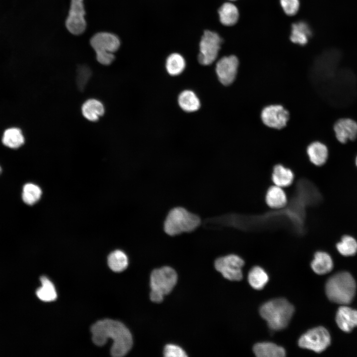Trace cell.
Masks as SVG:
<instances>
[{
	"instance_id": "cell-19",
	"label": "cell",
	"mask_w": 357,
	"mask_h": 357,
	"mask_svg": "<svg viewBox=\"0 0 357 357\" xmlns=\"http://www.w3.org/2000/svg\"><path fill=\"white\" fill-rule=\"evenodd\" d=\"M81 111L83 116L91 121H96L105 112L103 104L100 101L95 99H90L83 104Z\"/></svg>"
},
{
	"instance_id": "cell-11",
	"label": "cell",
	"mask_w": 357,
	"mask_h": 357,
	"mask_svg": "<svg viewBox=\"0 0 357 357\" xmlns=\"http://www.w3.org/2000/svg\"><path fill=\"white\" fill-rule=\"evenodd\" d=\"M239 61L235 55L221 58L216 65V72L220 82L225 86L231 85L235 81L238 72Z\"/></svg>"
},
{
	"instance_id": "cell-32",
	"label": "cell",
	"mask_w": 357,
	"mask_h": 357,
	"mask_svg": "<svg viewBox=\"0 0 357 357\" xmlns=\"http://www.w3.org/2000/svg\"><path fill=\"white\" fill-rule=\"evenodd\" d=\"M91 76V71L88 67L83 66L78 68L77 83L80 90L83 89Z\"/></svg>"
},
{
	"instance_id": "cell-5",
	"label": "cell",
	"mask_w": 357,
	"mask_h": 357,
	"mask_svg": "<svg viewBox=\"0 0 357 357\" xmlns=\"http://www.w3.org/2000/svg\"><path fill=\"white\" fill-rule=\"evenodd\" d=\"M177 279L176 272L170 267L154 270L150 275V299L154 302H161L164 296L172 291Z\"/></svg>"
},
{
	"instance_id": "cell-34",
	"label": "cell",
	"mask_w": 357,
	"mask_h": 357,
	"mask_svg": "<svg viewBox=\"0 0 357 357\" xmlns=\"http://www.w3.org/2000/svg\"><path fill=\"white\" fill-rule=\"evenodd\" d=\"M354 163H355V166L357 168V154L355 156Z\"/></svg>"
},
{
	"instance_id": "cell-21",
	"label": "cell",
	"mask_w": 357,
	"mask_h": 357,
	"mask_svg": "<svg viewBox=\"0 0 357 357\" xmlns=\"http://www.w3.org/2000/svg\"><path fill=\"white\" fill-rule=\"evenodd\" d=\"M253 352L259 357H283L285 356L284 349L271 342H261L255 344Z\"/></svg>"
},
{
	"instance_id": "cell-7",
	"label": "cell",
	"mask_w": 357,
	"mask_h": 357,
	"mask_svg": "<svg viewBox=\"0 0 357 357\" xmlns=\"http://www.w3.org/2000/svg\"><path fill=\"white\" fill-rule=\"evenodd\" d=\"M330 336L324 327L319 326L308 330L298 339V346L316 353L324 351L330 345Z\"/></svg>"
},
{
	"instance_id": "cell-8",
	"label": "cell",
	"mask_w": 357,
	"mask_h": 357,
	"mask_svg": "<svg viewBox=\"0 0 357 357\" xmlns=\"http://www.w3.org/2000/svg\"><path fill=\"white\" fill-rule=\"evenodd\" d=\"M290 118L289 111L279 104L266 105L260 113V119L263 124L273 129L280 130L285 127Z\"/></svg>"
},
{
	"instance_id": "cell-33",
	"label": "cell",
	"mask_w": 357,
	"mask_h": 357,
	"mask_svg": "<svg viewBox=\"0 0 357 357\" xmlns=\"http://www.w3.org/2000/svg\"><path fill=\"white\" fill-rule=\"evenodd\" d=\"M164 355L166 357H186L185 352L179 346L173 345H167L164 350Z\"/></svg>"
},
{
	"instance_id": "cell-24",
	"label": "cell",
	"mask_w": 357,
	"mask_h": 357,
	"mask_svg": "<svg viewBox=\"0 0 357 357\" xmlns=\"http://www.w3.org/2000/svg\"><path fill=\"white\" fill-rule=\"evenodd\" d=\"M178 103L180 107L186 112H195L200 106L198 98L194 92L190 90H184L181 92L178 98Z\"/></svg>"
},
{
	"instance_id": "cell-36",
	"label": "cell",
	"mask_w": 357,
	"mask_h": 357,
	"mask_svg": "<svg viewBox=\"0 0 357 357\" xmlns=\"http://www.w3.org/2000/svg\"></svg>"
},
{
	"instance_id": "cell-14",
	"label": "cell",
	"mask_w": 357,
	"mask_h": 357,
	"mask_svg": "<svg viewBox=\"0 0 357 357\" xmlns=\"http://www.w3.org/2000/svg\"><path fill=\"white\" fill-rule=\"evenodd\" d=\"M306 153L310 162L317 167L324 165L327 162L329 155L326 144L318 140L310 142L306 147Z\"/></svg>"
},
{
	"instance_id": "cell-23",
	"label": "cell",
	"mask_w": 357,
	"mask_h": 357,
	"mask_svg": "<svg viewBox=\"0 0 357 357\" xmlns=\"http://www.w3.org/2000/svg\"><path fill=\"white\" fill-rule=\"evenodd\" d=\"M220 21L225 26H232L235 24L239 17L237 7L231 2H225L218 10Z\"/></svg>"
},
{
	"instance_id": "cell-1",
	"label": "cell",
	"mask_w": 357,
	"mask_h": 357,
	"mask_svg": "<svg viewBox=\"0 0 357 357\" xmlns=\"http://www.w3.org/2000/svg\"><path fill=\"white\" fill-rule=\"evenodd\" d=\"M92 341L99 346L104 345L108 338L112 339L111 353L114 357L125 355L131 349L132 338L129 330L121 322L110 319L99 320L91 328Z\"/></svg>"
},
{
	"instance_id": "cell-17",
	"label": "cell",
	"mask_w": 357,
	"mask_h": 357,
	"mask_svg": "<svg viewBox=\"0 0 357 357\" xmlns=\"http://www.w3.org/2000/svg\"><path fill=\"white\" fill-rule=\"evenodd\" d=\"M295 179V174L291 169L282 164L274 166L271 173L273 184L283 188L291 186Z\"/></svg>"
},
{
	"instance_id": "cell-18",
	"label": "cell",
	"mask_w": 357,
	"mask_h": 357,
	"mask_svg": "<svg viewBox=\"0 0 357 357\" xmlns=\"http://www.w3.org/2000/svg\"><path fill=\"white\" fill-rule=\"evenodd\" d=\"M311 267L315 273L319 275L325 274L332 270L333 267V260L327 252L317 251L314 253Z\"/></svg>"
},
{
	"instance_id": "cell-29",
	"label": "cell",
	"mask_w": 357,
	"mask_h": 357,
	"mask_svg": "<svg viewBox=\"0 0 357 357\" xmlns=\"http://www.w3.org/2000/svg\"><path fill=\"white\" fill-rule=\"evenodd\" d=\"M185 67V61L182 56L173 53L167 58L166 67L169 74L173 76L180 74Z\"/></svg>"
},
{
	"instance_id": "cell-26",
	"label": "cell",
	"mask_w": 357,
	"mask_h": 357,
	"mask_svg": "<svg viewBox=\"0 0 357 357\" xmlns=\"http://www.w3.org/2000/svg\"><path fill=\"white\" fill-rule=\"evenodd\" d=\"M3 144L11 148H17L24 142V138L21 131L17 128H10L6 130L2 138Z\"/></svg>"
},
{
	"instance_id": "cell-13",
	"label": "cell",
	"mask_w": 357,
	"mask_h": 357,
	"mask_svg": "<svg viewBox=\"0 0 357 357\" xmlns=\"http://www.w3.org/2000/svg\"><path fill=\"white\" fill-rule=\"evenodd\" d=\"M333 130L336 140L341 144L357 138V121L351 118L337 119L333 124Z\"/></svg>"
},
{
	"instance_id": "cell-28",
	"label": "cell",
	"mask_w": 357,
	"mask_h": 357,
	"mask_svg": "<svg viewBox=\"0 0 357 357\" xmlns=\"http://www.w3.org/2000/svg\"><path fill=\"white\" fill-rule=\"evenodd\" d=\"M108 263L111 270L114 272H119L125 270L127 267L128 258L123 251L117 250L110 254Z\"/></svg>"
},
{
	"instance_id": "cell-9",
	"label": "cell",
	"mask_w": 357,
	"mask_h": 357,
	"mask_svg": "<svg viewBox=\"0 0 357 357\" xmlns=\"http://www.w3.org/2000/svg\"><path fill=\"white\" fill-rule=\"evenodd\" d=\"M222 42V39L217 33L205 31L200 42L199 62L204 65L212 64L218 56Z\"/></svg>"
},
{
	"instance_id": "cell-16",
	"label": "cell",
	"mask_w": 357,
	"mask_h": 357,
	"mask_svg": "<svg viewBox=\"0 0 357 357\" xmlns=\"http://www.w3.org/2000/svg\"><path fill=\"white\" fill-rule=\"evenodd\" d=\"M336 322L342 330L351 332L357 326V310L346 306L340 307L336 314Z\"/></svg>"
},
{
	"instance_id": "cell-15",
	"label": "cell",
	"mask_w": 357,
	"mask_h": 357,
	"mask_svg": "<svg viewBox=\"0 0 357 357\" xmlns=\"http://www.w3.org/2000/svg\"><path fill=\"white\" fill-rule=\"evenodd\" d=\"M265 201L270 209L280 210L287 206L288 197L284 188L272 184L266 192Z\"/></svg>"
},
{
	"instance_id": "cell-3",
	"label": "cell",
	"mask_w": 357,
	"mask_h": 357,
	"mask_svg": "<svg viewBox=\"0 0 357 357\" xmlns=\"http://www.w3.org/2000/svg\"><path fill=\"white\" fill-rule=\"evenodd\" d=\"M325 289L327 296L331 301L345 305L352 301L356 293V284L349 273L342 272L328 279Z\"/></svg>"
},
{
	"instance_id": "cell-12",
	"label": "cell",
	"mask_w": 357,
	"mask_h": 357,
	"mask_svg": "<svg viewBox=\"0 0 357 357\" xmlns=\"http://www.w3.org/2000/svg\"><path fill=\"white\" fill-rule=\"evenodd\" d=\"M83 0H71L69 12L65 21V26L69 32L79 35L85 31L86 22Z\"/></svg>"
},
{
	"instance_id": "cell-31",
	"label": "cell",
	"mask_w": 357,
	"mask_h": 357,
	"mask_svg": "<svg viewBox=\"0 0 357 357\" xmlns=\"http://www.w3.org/2000/svg\"><path fill=\"white\" fill-rule=\"evenodd\" d=\"M280 2L283 11L289 16L295 15L299 9V0H280Z\"/></svg>"
},
{
	"instance_id": "cell-10",
	"label": "cell",
	"mask_w": 357,
	"mask_h": 357,
	"mask_svg": "<svg viewBox=\"0 0 357 357\" xmlns=\"http://www.w3.org/2000/svg\"><path fill=\"white\" fill-rule=\"evenodd\" d=\"M244 264V260L234 254L219 257L215 261L216 269L224 277L231 281H239L242 278L241 268Z\"/></svg>"
},
{
	"instance_id": "cell-25",
	"label": "cell",
	"mask_w": 357,
	"mask_h": 357,
	"mask_svg": "<svg viewBox=\"0 0 357 357\" xmlns=\"http://www.w3.org/2000/svg\"><path fill=\"white\" fill-rule=\"evenodd\" d=\"M269 280L265 271L259 266L252 268L248 274V281L250 285L255 290L262 289Z\"/></svg>"
},
{
	"instance_id": "cell-6",
	"label": "cell",
	"mask_w": 357,
	"mask_h": 357,
	"mask_svg": "<svg viewBox=\"0 0 357 357\" xmlns=\"http://www.w3.org/2000/svg\"><path fill=\"white\" fill-rule=\"evenodd\" d=\"M120 44L118 37L109 32L97 33L90 40V44L96 53L97 60L105 65L110 64L114 61V53L119 49Z\"/></svg>"
},
{
	"instance_id": "cell-4",
	"label": "cell",
	"mask_w": 357,
	"mask_h": 357,
	"mask_svg": "<svg viewBox=\"0 0 357 357\" xmlns=\"http://www.w3.org/2000/svg\"><path fill=\"white\" fill-rule=\"evenodd\" d=\"M201 220L197 215L182 207L172 209L168 213L164 223V230L170 236H176L195 230Z\"/></svg>"
},
{
	"instance_id": "cell-22",
	"label": "cell",
	"mask_w": 357,
	"mask_h": 357,
	"mask_svg": "<svg viewBox=\"0 0 357 357\" xmlns=\"http://www.w3.org/2000/svg\"><path fill=\"white\" fill-rule=\"evenodd\" d=\"M338 252L344 256H353L357 253V239L353 236L345 234L335 243Z\"/></svg>"
},
{
	"instance_id": "cell-30",
	"label": "cell",
	"mask_w": 357,
	"mask_h": 357,
	"mask_svg": "<svg viewBox=\"0 0 357 357\" xmlns=\"http://www.w3.org/2000/svg\"><path fill=\"white\" fill-rule=\"evenodd\" d=\"M41 194V189L38 185L28 183L23 186L22 198L24 203L31 205L40 199Z\"/></svg>"
},
{
	"instance_id": "cell-27",
	"label": "cell",
	"mask_w": 357,
	"mask_h": 357,
	"mask_svg": "<svg viewBox=\"0 0 357 357\" xmlns=\"http://www.w3.org/2000/svg\"><path fill=\"white\" fill-rule=\"evenodd\" d=\"M42 286L36 291L38 298L44 301L55 300L57 297V293L53 284L45 276L40 278Z\"/></svg>"
},
{
	"instance_id": "cell-2",
	"label": "cell",
	"mask_w": 357,
	"mask_h": 357,
	"mask_svg": "<svg viewBox=\"0 0 357 357\" xmlns=\"http://www.w3.org/2000/svg\"><path fill=\"white\" fill-rule=\"evenodd\" d=\"M294 310V306L286 299L276 298L262 304L259 313L271 329L278 331L288 326Z\"/></svg>"
},
{
	"instance_id": "cell-20",
	"label": "cell",
	"mask_w": 357,
	"mask_h": 357,
	"mask_svg": "<svg viewBox=\"0 0 357 357\" xmlns=\"http://www.w3.org/2000/svg\"><path fill=\"white\" fill-rule=\"evenodd\" d=\"M311 35V29L305 22L298 21L292 24L290 40L293 43L305 45Z\"/></svg>"
},
{
	"instance_id": "cell-35",
	"label": "cell",
	"mask_w": 357,
	"mask_h": 357,
	"mask_svg": "<svg viewBox=\"0 0 357 357\" xmlns=\"http://www.w3.org/2000/svg\"><path fill=\"white\" fill-rule=\"evenodd\" d=\"M1 168H0V173H1Z\"/></svg>"
}]
</instances>
